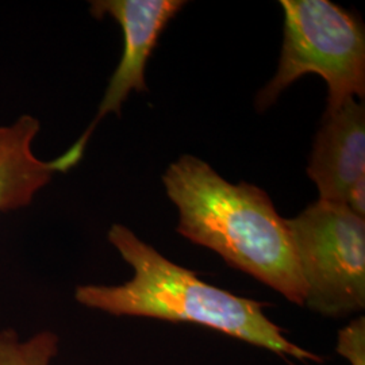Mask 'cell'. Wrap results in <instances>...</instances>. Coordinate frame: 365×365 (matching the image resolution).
Here are the masks:
<instances>
[{
    "instance_id": "cell-3",
    "label": "cell",
    "mask_w": 365,
    "mask_h": 365,
    "mask_svg": "<svg viewBox=\"0 0 365 365\" xmlns=\"http://www.w3.org/2000/svg\"><path fill=\"white\" fill-rule=\"evenodd\" d=\"M284 39L274 78L259 93L262 111L307 73L327 81L325 114L365 95V30L359 16L329 0H282Z\"/></svg>"
},
{
    "instance_id": "cell-8",
    "label": "cell",
    "mask_w": 365,
    "mask_h": 365,
    "mask_svg": "<svg viewBox=\"0 0 365 365\" xmlns=\"http://www.w3.org/2000/svg\"><path fill=\"white\" fill-rule=\"evenodd\" d=\"M58 353V337L41 330L26 339L13 329L0 330V365H51Z\"/></svg>"
},
{
    "instance_id": "cell-4",
    "label": "cell",
    "mask_w": 365,
    "mask_h": 365,
    "mask_svg": "<svg viewBox=\"0 0 365 365\" xmlns=\"http://www.w3.org/2000/svg\"><path fill=\"white\" fill-rule=\"evenodd\" d=\"M286 223L306 287L303 306L331 318L363 312L364 218L318 199Z\"/></svg>"
},
{
    "instance_id": "cell-5",
    "label": "cell",
    "mask_w": 365,
    "mask_h": 365,
    "mask_svg": "<svg viewBox=\"0 0 365 365\" xmlns=\"http://www.w3.org/2000/svg\"><path fill=\"white\" fill-rule=\"evenodd\" d=\"M92 16H111L123 33V52L115 72L110 78L98 115L86 133L71 148L83 156L87 143L103 118L114 113L120 115L122 105L131 91L146 92V63L156 48L163 30L182 7V0H95L90 3Z\"/></svg>"
},
{
    "instance_id": "cell-9",
    "label": "cell",
    "mask_w": 365,
    "mask_h": 365,
    "mask_svg": "<svg viewBox=\"0 0 365 365\" xmlns=\"http://www.w3.org/2000/svg\"><path fill=\"white\" fill-rule=\"evenodd\" d=\"M336 351L349 364L365 365V318L353 319L339 331Z\"/></svg>"
},
{
    "instance_id": "cell-6",
    "label": "cell",
    "mask_w": 365,
    "mask_h": 365,
    "mask_svg": "<svg viewBox=\"0 0 365 365\" xmlns=\"http://www.w3.org/2000/svg\"><path fill=\"white\" fill-rule=\"evenodd\" d=\"M319 200L346 206L353 185L365 178V107L349 99L325 114L307 167Z\"/></svg>"
},
{
    "instance_id": "cell-2",
    "label": "cell",
    "mask_w": 365,
    "mask_h": 365,
    "mask_svg": "<svg viewBox=\"0 0 365 365\" xmlns=\"http://www.w3.org/2000/svg\"><path fill=\"white\" fill-rule=\"evenodd\" d=\"M163 182L180 212L182 237L214 250L291 303L304 304L306 287L287 223L264 190L230 184L190 155L170 164Z\"/></svg>"
},
{
    "instance_id": "cell-1",
    "label": "cell",
    "mask_w": 365,
    "mask_h": 365,
    "mask_svg": "<svg viewBox=\"0 0 365 365\" xmlns=\"http://www.w3.org/2000/svg\"><path fill=\"white\" fill-rule=\"evenodd\" d=\"M107 237L134 274L120 286H78L75 299L80 304L117 317L195 324L286 359L324 363L321 356L288 339L286 331L264 313L265 303L203 282L123 225H113Z\"/></svg>"
},
{
    "instance_id": "cell-7",
    "label": "cell",
    "mask_w": 365,
    "mask_h": 365,
    "mask_svg": "<svg viewBox=\"0 0 365 365\" xmlns=\"http://www.w3.org/2000/svg\"><path fill=\"white\" fill-rule=\"evenodd\" d=\"M38 119L22 115L10 125H0V212L29 206L56 173L73 168L66 153L43 161L34 153Z\"/></svg>"
}]
</instances>
